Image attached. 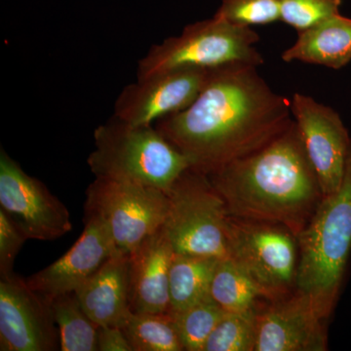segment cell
<instances>
[{"instance_id": "6da1fadb", "label": "cell", "mask_w": 351, "mask_h": 351, "mask_svg": "<svg viewBox=\"0 0 351 351\" xmlns=\"http://www.w3.org/2000/svg\"><path fill=\"white\" fill-rule=\"evenodd\" d=\"M257 68L232 64L211 69L188 108L156 122L193 169L211 174L262 149L292 124L291 101L276 93Z\"/></svg>"}, {"instance_id": "7a4b0ae2", "label": "cell", "mask_w": 351, "mask_h": 351, "mask_svg": "<svg viewBox=\"0 0 351 351\" xmlns=\"http://www.w3.org/2000/svg\"><path fill=\"white\" fill-rule=\"evenodd\" d=\"M207 176L230 216L285 226L297 239L323 198L294 119L269 144Z\"/></svg>"}, {"instance_id": "3957f363", "label": "cell", "mask_w": 351, "mask_h": 351, "mask_svg": "<svg viewBox=\"0 0 351 351\" xmlns=\"http://www.w3.org/2000/svg\"><path fill=\"white\" fill-rule=\"evenodd\" d=\"M298 242L297 290L309 295L326 320L338 302L351 253V147L341 188L323 196Z\"/></svg>"}, {"instance_id": "277c9868", "label": "cell", "mask_w": 351, "mask_h": 351, "mask_svg": "<svg viewBox=\"0 0 351 351\" xmlns=\"http://www.w3.org/2000/svg\"><path fill=\"white\" fill-rule=\"evenodd\" d=\"M87 159L95 178L170 191L191 163L152 125L115 119L97 127Z\"/></svg>"}, {"instance_id": "5b68a950", "label": "cell", "mask_w": 351, "mask_h": 351, "mask_svg": "<svg viewBox=\"0 0 351 351\" xmlns=\"http://www.w3.org/2000/svg\"><path fill=\"white\" fill-rule=\"evenodd\" d=\"M258 39L252 27L230 24L214 15L152 46L138 61L137 80L181 69H213L232 64L258 66L263 64L255 47Z\"/></svg>"}, {"instance_id": "8992f818", "label": "cell", "mask_w": 351, "mask_h": 351, "mask_svg": "<svg viewBox=\"0 0 351 351\" xmlns=\"http://www.w3.org/2000/svg\"><path fill=\"white\" fill-rule=\"evenodd\" d=\"M167 195L169 206L164 228L176 253L228 258L230 215L209 177L189 168Z\"/></svg>"}, {"instance_id": "52a82bcc", "label": "cell", "mask_w": 351, "mask_h": 351, "mask_svg": "<svg viewBox=\"0 0 351 351\" xmlns=\"http://www.w3.org/2000/svg\"><path fill=\"white\" fill-rule=\"evenodd\" d=\"M228 257L253 279L265 300L276 302L297 290L299 242L285 226L230 217Z\"/></svg>"}, {"instance_id": "ba28073f", "label": "cell", "mask_w": 351, "mask_h": 351, "mask_svg": "<svg viewBox=\"0 0 351 351\" xmlns=\"http://www.w3.org/2000/svg\"><path fill=\"white\" fill-rule=\"evenodd\" d=\"M169 199L161 189L96 178L89 184L85 216L100 219L119 253L130 256L165 223Z\"/></svg>"}, {"instance_id": "9c48e42d", "label": "cell", "mask_w": 351, "mask_h": 351, "mask_svg": "<svg viewBox=\"0 0 351 351\" xmlns=\"http://www.w3.org/2000/svg\"><path fill=\"white\" fill-rule=\"evenodd\" d=\"M0 209L27 239L51 241L73 228L66 205L43 182L27 174L3 147L0 151Z\"/></svg>"}, {"instance_id": "30bf717a", "label": "cell", "mask_w": 351, "mask_h": 351, "mask_svg": "<svg viewBox=\"0 0 351 351\" xmlns=\"http://www.w3.org/2000/svg\"><path fill=\"white\" fill-rule=\"evenodd\" d=\"M291 112L323 196L338 191L345 177L351 138L336 110L306 95L295 93Z\"/></svg>"}, {"instance_id": "8fae6325", "label": "cell", "mask_w": 351, "mask_h": 351, "mask_svg": "<svg viewBox=\"0 0 351 351\" xmlns=\"http://www.w3.org/2000/svg\"><path fill=\"white\" fill-rule=\"evenodd\" d=\"M0 350H61L50 302L15 274L0 278Z\"/></svg>"}, {"instance_id": "7c38bea8", "label": "cell", "mask_w": 351, "mask_h": 351, "mask_svg": "<svg viewBox=\"0 0 351 351\" xmlns=\"http://www.w3.org/2000/svg\"><path fill=\"white\" fill-rule=\"evenodd\" d=\"M211 69H181L137 80L115 101V119L133 125L154 122L188 108L200 93Z\"/></svg>"}, {"instance_id": "4fadbf2b", "label": "cell", "mask_w": 351, "mask_h": 351, "mask_svg": "<svg viewBox=\"0 0 351 351\" xmlns=\"http://www.w3.org/2000/svg\"><path fill=\"white\" fill-rule=\"evenodd\" d=\"M324 319L309 295L295 290L258 311L255 351H325Z\"/></svg>"}, {"instance_id": "5bb4252c", "label": "cell", "mask_w": 351, "mask_h": 351, "mask_svg": "<svg viewBox=\"0 0 351 351\" xmlns=\"http://www.w3.org/2000/svg\"><path fill=\"white\" fill-rule=\"evenodd\" d=\"M84 221L82 234L63 257L25 278L32 290L49 302L58 295L75 292L119 252L100 219L85 216Z\"/></svg>"}, {"instance_id": "9a60e30c", "label": "cell", "mask_w": 351, "mask_h": 351, "mask_svg": "<svg viewBox=\"0 0 351 351\" xmlns=\"http://www.w3.org/2000/svg\"><path fill=\"white\" fill-rule=\"evenodd\" d=\"M174 247L164 225L129 258V302L133 313H170L169 276Z\"/></svg>"}, {"instance_id": "2e32d148", "label": "cell", "mask_w": 351, "mask_h": 351, "mask_svg": "<svg viewBox=\"0 0 351 351\" xmlns=\"http://www.w3.org/2000/svg\"><path fill=\"white\" fill-rule=\"evenodd\" d=\"M129 258L117 252L75 291L85 313L99 326L121 327L132 313Z\"/></svg>"}, {"instance_id": "e0dca14e", "label": "cell", "mask_w": 351, "mask_h": 351, "mask_svg": "<svg viewBox=\"0 0 351 351\" xmlns=\"http://www.w3.org/2000/svg\"><path fill=\"white\" fill-rule=\"evenodd\" d=\"M284 62L299 61L335 69L351 61V19L341 14L299 32L294 45L284 51Z\"/></svg>"}, {"instance_id": "ac0fdd59", "label": "cell", "mask_w": 351, "mask_h": 351, "mask_svg": "<svg viewBox=\"0 0 351 351\" xmlns=\"http://www.w3.org/2000/svg\"><path fill=\"white\" fill-rule=\"evenodd\" d=\"M219 260L175 253L169 276L170 313L212 299V280Z\"/></svg>"}, {"instance_id": "d6986e66", "label": "cell", "mask_w": 351, "mask_h": 351, "mask_svg": "<svg viewBox=\"0 0 351 351\" xmlns=\"http://www.w3.org/2000/svg\"><path fill=\"white\" fill-rule=\"evenodd\" d=\"M61 351H98L99 325L85 313L75 292L51 300Z\"/></svg>"}, {"instance_id": "ffe728a7", "label": "cell", "mask_w": 351, "mask_h": 351, "mask_svg": "<svg viewBox=\"0 0 351 351\" xmlns=\"http://www.w3.org/2000/svg\"><path fill=\"white\" fill-rule=\"evenodd\" d=\"M211 295L226 313L257 308L258 300L265 299L257 284L230 257L221 258L217 265Z\"/></svg>"}, {"instance_id": "44dd1931", "label": "cell", "mask_w": 351, "mask_h": 351, "mask_svg": "<svg viewBox=\"0 0 351 351\" xmlns=\"http://www.w3.org/2000/svg\"><path fill=\"white\" fill-rule=\"evenodd\" d=\"M133 351H182L172 314L133 313L122 324Z\"/></svg>"}, {"instance_id": "7402d4cb", "label": "cell", "mask_w": 351, "mask_h": 351, "mask_svg": "<svg viewBox=\"0 0 351 351\" xmlns=\"http://www.w3.org/2000/svg\"><path fill=\"white\" fill-rule=\"evenodd\" d=\"M258 314L257 308L226 313L210 335L203 351H255Z\"/></svg>"}, {"instance_id": "603a6c76", "label": "cell", "mask_w": 351, "mask_h": 351, "mask_svg": "<svg viewBox=\"0 0 351 351\" xmlns=\"http://www.w3.org/2000/svg\"><path fill=\"white\" fill-rule=\"evenodd\" d=\"M226 313L213 299L171 313L184 350L203 351L208 338Z\"/></svg>"}, {"instance_id": "cb8c5ba5", "label": "cell", "mask_w": 351, "mask_h": 351, "mask_svg": "<svg viewBox=\"0 0 351 351\" xmlns=\"http://www.w3.org/2000/svg\"><path fill=\"white\" fill-rule=\"evenodd\" d=\"M215 15L230 24L251 27L280 21L279 0H221Z\"/></svg>"}, {"instance_id": "d4e9b609", "label": "cell", "mask_w": 351, "mask_h": 351, "mask_svg": "<svg viewBox=\"0 0 351 351\" xmlns=\"http://www.w3.org/2000/svg\"><path fill=\"white\" fill-rule=\"evenodd\" d=\"M280 21L298 32L306 31L339 14L343 0H279Z\"/></svg>"}, {"instance_id": "484cf974", "label": "cell", "mask_w": 351, "mask_h": 351, "mask_svg": "<svg viewBox=\"0 0 351 351\" xmlns=\"http://www.w3.org/2000/svg\"><path fill=\"white\" fill-rule=\"evenodd\" d=\"M27 240L22 230L0 209V278L12 276L16 257Z\"/></svg>"}, {"instance_id": "4316f807", "label": "cell", "mask_w": 351, "mask_h": 351, "mask_svg": "<svg viewBox=\"0 0 351 351\" xmlns=\"http://www.w3.org/2000/svg\"><path fill=\"white\" fill-rule=\"evenodd\" d=\"M98 351H133L128 339L119 326H100Z\"/></svg>"}]
</instances>
